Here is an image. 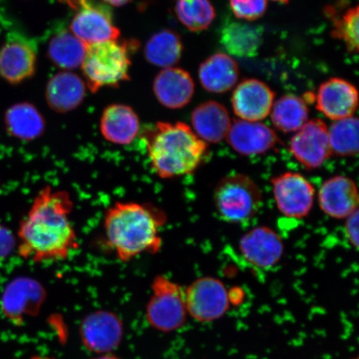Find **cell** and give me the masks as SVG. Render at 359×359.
<instances>
[{
	"label": "cell",
	"mask_w": 359,
	"mask_h": 359,
	"mask_svg": "<svg viewBox=\"0 0 359 359\" xmlns=\"http://www.w3.org/2000/svg\"><path fill=\"white\" fill-rule=\"evenodd\" d=\"M74 208L69 192L50 186L40 190L18 232L21 257L34 263L69 259L79 248L70 218Z\"/></svg>",
	"instance_id": "cell-1"
},
{
	"label": "cell",
	"mask_w": 359,
	"mask_h": 359,
	"mask_svg": "<svg viewBox=\"0 0 359 359\" xmlns=\"http://www.w3.org/2000/svg\"><path fill=\"white\" fill-rule=\"evenodd\" d=\"M165 222L167 215L154 205L115 202L103 218L106 243L123 263L143 255L157 254L163 247L161 230Z\"/></svg>",
	"instance_id": "cell-2"
},
{
	"label": "cell",
	"mask_w": 359,
	"mask_h": 359,
	"mask_svg": "<svg viewBox=\"0 0 359 359\" xmlns=\"http://www.w3.org/2000/svg\"><path fill=\"white\" fill-rule=\"evenodd\" d=\"M152 172L161 179L188 176L200 167L208 143L183 123H157L144 134Z\"/></svg>",
	"instance_id": "cell-3"
},
{
	"label": "cell",
	"mask_w": 359,
	"mask_h": 359,
	"mask_svg": "<svg viewBox=\"0 0 359 359\" xmlns=\"http://www.w3.org/2000/svg\"><path fill=\"white\" fill-rule=\"evenodd\" d=\"M130 66L129 45L114 40L88 45L82 69L88 88L96 93L128 80Z\"/></svg>",
	"instance_id": "cell-4"
},
{
	"label": "cell",
	"mask_w": 359,
	"mask_h": 359,
	"mask_svg": "<svg viewBox=\"0 0 359 359\" xmlns=\"http://www.w3.org/2000/svg\"><path fill=\"white\" fill-rule=\"evenodd\" d=\"M262 190L245 174H231L219 181L214 191V203L219 217L241 223L255 217L262 208Z\"/></svg>",
	"instance_id": "cell-5"
},
{
	"label": "cell",
	"mask_w": 359,
	"mask_h": 359,
	"mask_svg": "<svg viewBox=\"0 0 359 359\" xmlns=\"http://www.w3.org/2000/svg\"><path fill=\"white\" fill-rule=\"evenodd\" d=\"M151 295L146 307V318L155 330L169 333L182 327L187 320L185 291L164 276L152 280Z\"/></svg>",
	"instance_id": "cell-6"
},
{
	"label": "cell",
	"mask_w": 359,
	"mask_h": 359,
	"mask_svg": "<svg viewBox=\"0 0 359 359\" xmlns=\"http://www.w3.org/2000/svg\"><path fill=\"white\" fill-rule=\"evenodd\" d=\"M187 313L199 322H212L222 318L230 308L226 286L213 277L197 279L185 290Z\"/></svg>",
	"instance_id": "cell-7"
},
{
	"label": "cell",
	"mask_w": 359,
	"mask_h": 359,
	"mask_svg": "<svg viewBox=\"0 0 359 359\" xmlns=\"http://www.w3.org/2000/svg\"><path fill=\"white\" fill-rule=\"evenodd\" d=\"M271 182L277 208L286 217L304 218L311 212L316 189L302 174L285 172Z\"/></svg>",
	"instance_id": "cell-8"
},
{
	"label": "cell",
	"mask_w": 359,
	"mask_h": 359,
	"mask_svg": "<svg viewBox=\"0 0 359 359\" xmlns=\"http://www.w3.org/2000/svg\"><path fill=\"white\" fill-rule=\"evenodd\" d=\"M46 298L47 292L41 283L32 278H17L4 291L2 311L13 324L20 325L27 318L39 313Z\"/></svg>",
	"instance_id": "cell-9"
},
{
	"label": "cell",
	"mask_w": 359,
	"mask_h": 359,
	"mask_svg": "<svg viewBox=\"0 0 359 359\" xmlns=\"http://www.w3.org/2000/svg\"><path fill=\"white\" fill-rule=\"evenodd\" d=\"M290 150L305 168H320L332 155L329 128L320 119L308 121L292 137Z\"/></svg>",
	"instance_id": "cell-10"
},
{
	"label": "cell",
	"mask_w": 359,
	"mask_h": 359,
	"mask_svg": "<svg viewBox=\"0 0 359 359\" xmlns=\"http://www.w3.org/2000/svg\"><path fill=\"white\" fill-rule=\"evenodd\" d=\"M84 346L98 354H109L119 346L123 336V325L120 318L109 311L89 313L80 327Z\"/></svg>",
	"instance_id": "cell-11"
},
{
	"label": "cell",
	"mask_w": 359,
	"mask_h": 359,
	"mask_svg": "<svg viewBox=\"0 0 359 359\" xmlns=\"http://www.w3.org/2000/svg\"><path fill=\"white\" fill-rule=\"evenodd\" d=\"M37 64L35 45L21 35L13 34L0 48V76L11 84L33 77Z\"/></svg>",
	"instance_id": "cell-12"
},
{
	"label": "cell",
	"mask_w": 359,
	"mask_h": 359,
	"mask_svg": "<svg viewBox=\"0 0 359 359\" xmlns=\"http://www.w3.org/2000/svg\"><path fill=\"white\" fill-rule=\"evenodd\" d=\"M72 32L81 41L88 45L114 41L119 38L120 30L104 7L88 1L79 8L70 25Z\"/></svg>",
	"instance_id": "cell-13"
},
{
	"label": "cell",
	"mask_w": 359,
	"mask_h": 359,
	"mask_svg": "<svg viewBox=\"0 0 359 359\" xmlns=\"http://www.w3.org/2000/svg\"><path fill=\"white\" fill-rule=\"evenodd\" d=\"M239 249L251 266L269 269L280 262L285 247L277 232L267 226H259L241 237Z\"/></svg>",
	"instance_id": "cell-14"
},
{
	"label": "cell",
	"mask_w": 359,
	"mask_h": 359,
	"mask_svg": "<svg viewBox=\"0 0 359 359\" xmlns=\"http://www.w3.org/2000/svg\"><path fill=\"white\" fill-rule=\"evenodd\" d=\"M275 97L276 93L262 81L246 79L233 93V109L241 120L259 122L271 114Z\"/></svg>",
	"instance_id": "cell-15"
},
{
	"label": "cell",
	"mask_w": 359,
	"mask_h": 359,
	"mask_svg": "<svg viewBox=\"0 0 359 359\" xmlns=\"http://www.w3.org/2000/svg\"><path fill=\"white\" fill-rule=\"evenodd\" d=\"M358 104V90L346 80L331 79L318 88L316 107L327 118L339 121L351 118Z\"/></svg>",
	"instance_id": "cell-16"
},
{
	"label": "cell",
	"mask_w": 359,
	"mask_h": 359,
	"mask_svg": "<svg viewBox=\"0 0 359 359\" xmlns=\"http://www.w3.org/2000/svg\"><path fill=\"white\" fill-rule=\"evenodd\" d=\"M226 138L233 150L244 156L266 154L278 142L276 133L266 124L241 119L233 122Z\"/></svg>",
	"instance_id": "cell-17"
},
{
	"label": "cell",
	"mask_w": 359,
	"mask_h": 359,
	"mask_svg": "<svg viewBox=\"0 0 359 359\" xmlns=\"http://www.w3.org/2000/svg\"><path fill=\"white\" fill-rule=\"evenodd\" d=\"M358 192L351 178L335 176L322 184L318 191V204L330 217L346 219L358 210Z\"/></svg>",
	"instance_id": "cell-18"
},
{
	"label": "cell",
	"mask_w": 359,
	"mask_h": 359,
	"mask_svg": "<svg viewBox=\"0 0 359 359\" xmlns=\"http://www.w3.org/2000/svg\"><path fill=\"white\" fill-rule=\"evenodd\" d=\"M154 90L161 105L178 109L191 102L194 95L195 83L187 71L178 67H168L156 76Z\"/></svg>",
	"instance_id": "cell-19"
},
{
	"label": "cell",
	"mask_w": 359,
	"mask_h": 359,
	"mask_svg": "<svg viewBox=\"0 0 359 359\" xmlns=\"http://www.w3.org/2000/svg\"><path fill=\"white\" fill-rule=\"evenodd\" d=\"M100 131L107 142L116 145H129L140 132V122L132 107L112 104L103 111Z\"/></svg>",
	"instance_id": "cell-20"
},
{
	"label": "cell",
	"mask_w": 359,
	"mask_h": 359,
	"mask_svg": "<svg viewBox=\"0 0 359 359\" xmlns=\"http://www.w3.org/2000/svg\"><path fill=\"white\" fill-rule=\"evenodd\" d=\"M191 123L194 133L205 143H218L224 140L231 125L226 107L214 101L197 107L192 112Z\"/></svg>",
	"instance_id": "cell-21"
},
{
	"label": "cell",
	"mask_w": 359,
	"mask_h": 359,
	"mask_svg": "<svg viewBox=\"0 0 359 359\" xmlns=\"http://www.w3.org/2000/svg\"><path fill=\"white\" fill-rule=\"evenodd\" d=\"M86 85L77 74L62 72L48 81L46 100L53 110L60 114L73 111L83 102Z\"/></svg>",
	"instance_id": "cell-22"
},
{
	"label": "cell",
	"mask_w": 359,
	"mask_h": 359,
	"mask_svg": "<svg viewBox=\"0 0 359 359\" xmlns=\"http://www.w3.org/2000/svg\"><path fill=\"white\" fill-rule=\"evenodd\" d=\"M239 67L233 58L217 53L200 66L199 79L206 91L223 93L235 86L239 79Z\"/></svg>",
	"instance_id": "cell-23"
},
{
	"label": "cell",
	"mask_w": 359,
	"mask_h": 359,
	"mask_svg": "<svg viewBox=\"0 0 359 359\" xmlns=\"http://www.w3.org/2000/svg\"><path fill=\"white\" fill-rule=\"evenodd\" d=\"M221 42L231 55L252 57L258 55L262 47L263 29L246 22H232L222 29Z\"/></svg>",
	"instance_id": "cell-24"
},
{
	"label": "cell",
	"mask_w": 359,
	"mask_h": 359,
	"mask_svg": "<svg viewBox=\"0 0 359 359\" xmlns=\"http://www.w3.org/2000/svg\"><path fill=\"white\" fill-rule=\"evenodd\" d=\"M6 128L22 141H34L42 136L45 131V120L35 106L29 102H20L13 105L4 116Z\"/></svg>",
	"instance_id": "cell-25"
},
{
	"label": "cell",
	"mask_w": 359,
	"mask_h": 359,
	"mask_svg": "<svg viewBox=\"0 0 359 359\" xmlns=\"http://www.w3.org/2000/svg\"><path fill=\"white\" fill-rule=\"evenodd\" d=\"M183 52L181 37L172 30L163 29L152 35L145 47V57L150 64L157 67H172L177 65Z\"/></svg>",
	"instance_id": "cell-26"
},
{
	"label": "cell",
	"mask_w": 359,
	"mask_h": 359,
	"mask_svg": "<svg viewBox=\"0 0 359 359\" xmlns=\"http://www.w3.org/2000/svg\"><path fill=\"white\" fill-rule=\"evenodd\" d=\"M88 45L74 34L62 31L48 43V56L53 64L64 69H75L82 66Z\"/></svg>",
	"instance_id": "cell-27"
},
{
	"label": "cell",
	"mask_w": 359,
	"mask_h": 359,
	"mask_svg": "<svg viewBox=\"0 0 359 359\" xmlns=\"http://www.w3.org/2000/svg\"><path fill=\"white\" fill-rule=\"evenodd\" d=\"M272 109V123L283 133L298 132L308 122L306 102L303 98L292 94L281 97Z\"/></svg>",
	"instance_id": "cell-28"
},
{
	"label": "cell",
	"mask_w": 359,
	"mask_h": 359,
	"mask_svg": "<svg viewBox=\"0 0 359 359\" xmlns=\"http://www.w3.org/2000/svg\"><path fill=\"white\" fill-rule=\"evenodd\" d=\"M175 12L180 22L192 32L208 29L215 18L210 0H177Z\"/></svg>",
	"instance_id": "cell-29"
},
{
	"label": "cell",
	"mask_w": 359,
	"mask_h": 359,
	"mask_svg": "<svg viewBox=\"0 0 359 359\" xmlns=\"http://www.w3.org/2000/svg\"><path fill=\"white\" fill-rule=\"evenodd\" d=\"M332 154L354 156L358 154V120L348 118L335 121L329 129Z\"/></svg>",
	"instance_id": "cell-30"
},
{
	"label": "cell",
	"mask_w": 359,
	"mask_h": 359,
	"mask_svg": "<svg viewBox=\"0 0 359 359\" xmlns=\"http://www.w3.org/2000/svg\"><path fill=\"white\" fill-rule=\"evenodd\" d=\"M358 7L349 8L334 22L332 37L343 41L349 53H358Z\"/></svg>",
	"instance_id": "cell-31"
},
{
	"label": "cell",
	"mask_w": 359,
	"mask_h": 359,
	"mask_svg": "<svg viewBox=\"0 0 359 359\" xmlns=\"http://www.w3.org/2000/svg\"><path fill=\"white\" fill-rule=\"evenodd\" d=\"M230 3L236 17L243 20H257L267 10V0H230Z\"/></svg>",
	"instance_id": "cell-32"
},
{
	"label": "cell",
	"mask_w": 359,
	"mask_h": 359,
	"mask_svg": "<svg viewBox=\"0 0 359 359\" xmlns=\"http://www.w3.org/2000/svg\"><path fill=\"white\" fill-rule=\"evenodd\" d=\"M358 210L350 215L345 222V233L347 240L354 249L358 248Z\"/></svg>",
	"instance_id": "cell-33"
},
{
	"label": "cell",
	"mask_w": 359,
	"mask_h": 359,
	"mask_svg": "<svg viewBox=\"0 0 359 359\" xmlns=\"http://www.w3.org/2000/svg\"><path fill=\"white\" fill-rule=\"evenodd\" d=\"M15 246V239L6 227L0 226V259L6 258Z\"/></svg>",
	"instance_id": "cell-34"
},
{
	"label": "cell",
	"mask_w": 359,
	"mask_h": 359,
	"mask_svg": "<svg viewBox=\"0 0 359 359\" xmlns=\"http://www.w3.org/2000/svg\"><path fill=\"white\" fill-rule=\"evenodd\" d=\"M60 1L67 4V6L74 8V10L78 11L79 8L84 6L88 0H60Z\"/></svg>",
	"instance_id": "cell-35"
},
{
	"label": "cell",
	"mask_w": 359,
	"mask_h": 359,
	"mask_svg": "<svg viewBox=\"0 0 359 359\" xmlns=\"http://www.w3.org/2000/svg\"><path fill=\"white\" fill-rule=\"evenodd\" d=\"M103 1L110 4L111 6L121 7L126 6V4L131 2L132 0H103Z\"/></svg>",
	"instance_id": "cell-36"
},
{
	"label": "cell",
	"mask_w": 359,
	"mask_h": 359,
	"mask_svg": "<svg viewBox=\"0 0 359 359\" xmlns=\"http://www.w3.org/2000/svg\"><path fill=\"white\" fill-rule=\"evenodd\" d=\"M94 359H121L118 357L111 355V354H102V355Z\"/></svg>",
	"instance_id": "cell-37"
},
{
	"label": "cell",
	"mask_w": 359,
	"mask_h": 359,
	"mask_svg": "<svg viewBox=\"0 0 359 359\" xmlns=\"http://www.w3.org/2000/svg\"><path fill=\"white\" fill-rule=\"evenodd\" d=\"M31 359H52L50 358H48V357H42V356H36V357H34Z\"/></svg>",
	"instance_id": "cell-38"
},
{
	"label": "cell",
	"mask_w": 359,
	"mask_h": 359,
	"mask_svg": "<svg viewBox=\"0 0 359 359\" xmlns=\"http://www.w3.org/2000/svg\"><path fill=\"white\" fill-rule=\"evenodd\" d=\"M273 1L280 2V3H287L289 0H273Z\"/></svg>",
	"instance_id": "cell-39"
},
{
	"label": "cell",
	"mask_w": 359,
	"mask_h": 359,
	"mask_svg": "<svg viewBox=\"0 0 359 359\" xmlns=\"http://www.w3.org/2000/svg\"><path fill=\"white\" fill-rule=\"evenodd\" d=\"M356 359H358V358H356Z\"/></svg>",
	"instance_id": "cell-40"
}]
</instances>
